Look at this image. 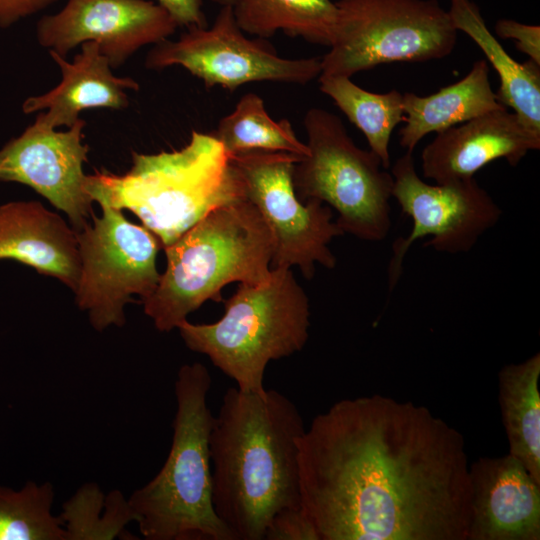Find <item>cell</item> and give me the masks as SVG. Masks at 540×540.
<instances>
[{
  "label": "cell",
  "mask_w": 540,
  "mask_h": 540,
  "mask_svg": "<svg viewBox=\"0 0 540 540\" xmlns=\"http://www.w3.org/2000/svg\"><path fill=\"white\" fill-rule=\"evenodd\" d=\"M298 467L319 540H467L465 439L425 406L339 400L305 428Z\"/></svg>",
  "instance_id": "cell-1"
},
{
  "label": "cell",
  "mask_w": 540,
  "mask_h": 540,
  "mask_svg": "<svg viewBox=\"0 0 540 540\" xmlns=\"http://www.w3.org/2000/svg\"><path fill=\"white\" fill-rule=\"evenodd\" d=\"M303 417L270 389L225 392L209 437L213 507L236 540H264L272 518L302 504L298 440Z\"/></svg>",
  "instance_id": "cell-2"
},
{
  "label": "cell",
  "mask_w": 540,
  "mask_h": 540,
  "mask_svg": "<svg viewBox=\"0 0 540 540\" xmlns=\"http://www.w3.org/2000/svg\"><path fill=\"white\" fill-rule=\"evenodd\" d=\"M131 155L122 175H87L86 191L99 205L134 213L163 249L212 210L246 199L238 169L211 132L192 131L179 150Z\"/></svg>",
  "instance_id": "cell-3"
},
{
  "label": "cell",
  "mask_w": 540,
  "mask_h": 540,
  "mask_svg": "<svg viewBox=\"0 0 540 540\" xmlns=\"http://www.w3.org/2000/svg\"><path fill=\"white\" fill-rule=\"evenodd\" d=\"M164 251L166 269L140 303L156 329L169 332L207 300L223 302L227 284L264 281L273 239L258 210L243 199L212 210Z\"/></svg>",
  "instance_id": "cell-4"
},
{
  "label": "cell",
  "mask_w": 540,
  "mask_h": 540,
  "mask_svg": "<svg viewBox=\"0 0 540 540\" xmlns=\"http://www.w3.org/2000/svg\"><path fill=\"white\" fill-rule=\"evenodd\" d=\"M211 383L202 363L185 364L178 371L169 454L156 476L128 498L144 539L236 540L212 501L213 415L207 403Z\"/></svg>",
  "instance_id": "cell-5"
},
{
  "label": "cell",
  "mask_w": 540,
  "mask_h": 540,
  "mask_svg": "<svg viewBox=\"0 0 540 540\" xmlns=\"http://www.w3.org/2000/svg\"><path fill=\"white\" fill-rule=\"evenodd\" d=\"M224 315L214 323L184 320L177 329L185 345L206 355L245 393L265 394L270 361L299 352L310 326L308 297L290 268L271 269L255 284L239 283L223 300Z\"/></svg>",
  "instance_id": "cell-6"
},
{
  "label": "cell",
  "mask_w": 540,
  "mask_h": 540,
  "mask_svg": "<svg viewBox=\"0 0 540 540\" xmlns=\"http://www.w3.org/2000/svg\"><path fill=\"white\" fill-rule=\"evenodd\" d=\"M303 123L309 153L294 165L297 197L334 209L343 233L365 241L384 240L391 228V173L382 169L375 153L354 143L337 115L313 107Z\"/></svg>",
  "instance_id": "cell-7"
},
{
  "label": "cell",
  "mask_w": 540,
  "mask_h": 540,
  "mask_svg": "<svg viewBox=\"0 0 540 540\" xmlns=\"http://www.w3.org/2000/svg\"><path fill=\"white\" fill-rule=\"evenodd\" d=\"M334 40L320 76H342L394 62L448 56L457 42L448 10L437 0H338Z\"/></svg>",
  "instance_id": "cell-8"
},
{
  "label": "cell",
  "mask_w": 540,
  "mask_h": 540,
  "mask_svg": "<svg viewBox=\"0 0 540 540\" xmlns=\"http://www.w3.org/2000/svg\"><path fill=\"white\" fill-rule=\"evenodd\" d=\"M101 217L76 232L81 274L75 301L88 312L92 327L101 332L111 325L122 327L124 307L155 290L160 273L156 257L161 245L143 225L131 223L122 210L100 204Z\"/></svg>",
  "instance_id": "cell-9"
},
{
  "label": "cell",
  "mask_w": 540,
  "mask_h": 540,
  "mask_svg": "<svg viewBox=\"0 0 540 540\" xmlns=\"http://www.w3.org/2000/svg\"><path fill=\"white\" fill-rule=\"evenodd\" d=\"M244 184L245 198L258 210L273 239L271 269L297 266L312 279L316 263L333 269L330 242L343 235L326 204L302 202L293 184L295 163L287 152L251 151L231 156Z\"/></svg>",
  "instance_id": "cell-10"
},
{
  "label": "cell",
  "mask_w": 540,
  "mask_h": 540,
  "mask_svg": "<svg viewBox=\"0 0 540 540\" xmlns=\"http://www.w3.org/2000/svg\"><path fill=\"white\" fill-rule=\"evenodd\" d=\"M231 5L221 6L209 27H191L177 40L154 44L145 58L149 70L179 65L205 87L234 92L251 82L306 85L321 74V57L284 58L263 38H249Z\"/></svg>",
  "instance_id": "cell-11"
},
{
  "label": "cell",
  "mask_w": 540,
  "mask_h": 540,
  "mask_svg": "<svg viewBox=\"0 0 540 540\" xmlns=\"http://www.w3.org/2000/svg\"><path fill=\"white\" fill-rule=\"evenodd\" d=\"M391 175L392 198L411 218L412 228L393 244L388 267L390 289L398 282L403 259L416 240L429 237L424 246L438 252L467 253L502 215L501 208L474 177L442 184L425 182L410 152L395 161Z\"/></svg>",
  "instance_id": "cell-12"
},
{
  "label": "cell",
  "mask_w": 540,
  "mask_h": 540,
  "mask_svg": "<svg viewBox=\"0 0 540 540\" xmlns=\"http://www.w3.org/2000/svg\"><path fill=\"white\" fill-rule=\"evenodd\" d=\"M178 27L162 6L148 0H68L59 12L40 18L36 38L62 57L84 42H95L116 69Z\"/></svg>",
  "instance_id": "cell-13"
},
{
  "label": "cell",
  "mask_w": 540,
  "mask_h": 540,
  "mask_svg": "<svg viewBox=\"0 0 540 540\" xmlns=\"http://www.w3.org/2000/svg\"><path fill=\"white\" fill-rule=\"evenodd\" d=\"M85 125L79 118L68 130L56 131L35 119L0 149V181L32 188L63 211L76 232L93 214L83 171L88 153L82 142Z\"/></svg>",
  "instance_id": "cell-14"
},
{
  "label": "cell",
  "mask_w": 540,
  "mask_h": 540,
  "mask_svg": "<svg viewBox=\"0 0 540 540\" xmlns=\"http://www.w3.org/2000/svg\"><path fill=\"white\" fill-rule=\"evenodd\" d=\"M467 540H540V484L514 456L469 464Z\"/></svg>",
  "instance_id": "cell-15"
},
{
  "label": "cell",
  "mask_w": 540,
  "mask_h": 540,
  "mask_svg": "<svg viewBox=\"0 0 540 540\" xmlns=\"http://www.w3.org/2000/svg\"><path fill=\"white\" fill-rule=\"evenodd\" d=\"M540 136L529 131L507 109L492 111L436 133L421 153L425 178L437 184L468 179L492 161L516 166L539 150Z\"/></svg>",
  "instance_id": "cell-16"
},
{
  "label": "cell",
  "mask_w": 540,
  "mask_h": 540,
  "mask_svg": "<svg viewBox=\"0 0 540 540\" xmlns=\"http://www.w3.org/2000/svg\"><path fill=\"white\" fill-rule=\"evenodd\" d=\"M49 54L60 68V83L44 94L28 97L22 104L25 114L40 112L36 119L45 126L69 128L86 109H125L129 105L126 90H139L134 79L113 74L95 42L82 43L72 62L56 52Z\"/></svg>",
  "instance_id": "cell-17"
},
{
  "label": "cell",
  "mask_w": 540,
  "mask_h": 540,
  "mask_svg": "<svg viewBox=\"0 0 540 540\" xmlns=\"http://www.w3.org/2000/svg\"><path fill=\"white\" fill-rule=\"evenodd\" d=\"M54 277L75 291L81 274L76 231L38 201L0 205V260Z\"/></svg>",
  "instance_id": "cell-18"
},
{
  "label": "cell",
  "mask_w": 540,
  "mask_h": 540,
  "mask_svg": "<svg viewBox=\"0 0 540 540\" xmlns=\"http://www.w3.org/2000/svg\"><path fill=\"white\" fill-rule=\"evenodd\" d=\"M405 125L399 130V144L413 150L423 137L439 133L483 114L507 109L493 91L486 60H477L459 81L428 95L403 93Z\"/></svg>",
  "instance_id": "cell-19"
},
{
  "label": "cell",
  "mask_w": 540,
  "mask_h": 540,
  "mask_svg": "<svg viewBox=\"0 0 540 540\" xmlns=\"http://www.w3.org/2000/svg\"><path fill=\"white\" fill-rule=\"evenodd\" d=\"M448 12L455 28L478 45L497 72L499 102L512 108L523 125L540 136V65L531 59L520 63L512 58L488 29L473 1L450 0Z\"/></svg>",
  "instance_id": "cell-20"
},
{
  "label": "cell",
  "mask_w": 540,
  "mask_h": 540,
  "mask_svg": "<svg viewBox=\"0 0 540 540\" xmlns=\"http://www.w3.org/2000/svg\"><path fill=\"white\" fill-rule=\"evenodd\" d=\"M540 353L498 373V400L509 454L540 484Z\"/></svg>",
  "instance_id": "cell-21"
},
{
  "label": "cell",
  "mask_w": 540,
  "mask_h": 540,
  "mask_svg": "<svg viewBox=\"0 0 540 540\" xmlns=\"http://www.w3.org/2000/svg\"><path fill=\"white\" fill-rule=\"evenodd\" d=\"M231 7L242 31L258 38L281 30L328 47L334 40L338 9L331 0H233Z\"/></svg>",
  "instance_id": "cell-22"
},
{
  "label": "cell",
  "mask_w": 540,
  "mask_h": 540,
  "mask_svg": "<svg viewBox=\"0 0 540 540\" xmlns=\"http://www.w3.org/2000/svg\"><path fill=\"white\" fill-rule=\"evenodd\" d=\"M318 81L321 92L330 97L364 134L370 150L380 158L383 168H389L391 135L395 127L405 120L403 94L397 90L374 93L342 76H319Z\"/></svg>",
  "instance_id": "cell-23"
},
{
  "label": "cell",
  "mask_w": 540,
  "mask_h": 540,
  "mask_svg": "<svg viewBox=\"0 0 540 540\" xmlns=\"http://www.w3.org/2000/svg\"><path fill=\"white\" fill-rule=\"evenodd\" d=\"M211 133L230 156L251 151L287 152L300 157L309 153L290 121L273 120L264 100L253 92L241 96L233 111L221 118Z\"/></svg>",
  "instance_id": "cell-24"
},
{
  "label": "cell",
  "mask_w": 540,
  "mask_h": 540,
  "mask_svg": "<svg viewBox=\"0 0 540 540\" xmlns=\"http://www.w3.org/2000/svg\"><path fill=\"white\" fill-rule=\"evenodd\" d=\"M67 540L136 539L124 527L135 521V515L122 493L113 490L104 495L94 483L81 486L64 503L59 516Z\"/></svg>",
  "instance_id": "cell-25"
},
{
  "label": "cell",
  "mask_w": 540,
  "mask_h": 540,
  "mask_svg": "<svg viewBox=\"0 0 540 540\" xmlns=\"http://www.w3.org/2000/svg\"><path fill=\"white\" fill-rule=\"evenodd\" d=\"M54 497L50 482L27 481L20 490L0 485V540H67L52 514Z\"/></svg>",
  "instance_id": "cell-26"
},
{
  "label": "cell",
  "mask_w": 540,
  "mask_h": 540,
  "mask_svg": "<svg viewBox=\"0 0 540 540\" xmlns=\"http://www.w3.org/2000/svg\"><path fill=\"white\" fill-rule=\"evenodd\" d=\"M264 540H319L302 504L278 512L267 526Z\"/></svg>",
  "instance_id": "cell-27"
},
{
  "label": "cell",
  "mask_w": 540,
  "mask_h": 540,
  "mask_svg": "<svg viewBox=\"0 0 540 540\" xmlns=\"http://www.w3.org/2000/svg\"><path fill=\"white\" fill-rule=\"evenodd\" d=\"M495 33L503 39L515 40L516 48L540 65V26L528 25L511 19H499Z\"/></svg>",
  "instance_id": "cell-28"
},
{
  "label": "cell",
  "mask_w": 540,
  "mask_h": 540,
  "mask_svg": "<svg viewBox=\"0 0 540 540\" xmlns=\"http://www.w3.org/2000/svg\"><path fill=\"white\" fill-rule=\"evenodd\" d=\"M157 3L171 15L178 26H208L202 10V0H157Z\"/></svg>",
  "instance_id": "cell-29"
},
{
  "label": "cell",
  "mask_w": 540,
  "mask_h": 540,
  "mask_svg": "<svg viewBox=\"0 0 540 540\" xmlns=\"http://www.w3.org/2000/svg\"><path fill=\"white\" fill-rule=\"evenodd\" d=\"M58 0H0V28L6 29Z\"/></svg>",
  "instance_id": "cell-30"
},
{
  "label": "cell",
  "mask_w": 540,
  "mask_h": 540,
  "mask_svg": "<svg viewBox=\"0 0 540 540\" xmlns=\"http://www.w3.org/2000/svg\"><path fill=\"white\" fill-rule=\"evenodd\" d=\"M211 1H213L214 3L220 6L232 5L233 3V0H211Z\"/></svg>",
  "instance_id": "cell-31"
}]
</instances>
